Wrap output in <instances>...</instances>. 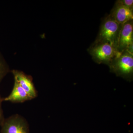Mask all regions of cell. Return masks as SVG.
Returning a JSON list of instances; mask_svg holds the SVG:
<instances>
[{
  "label": "cell",
  "mask_w": 133,
  "mask_h": 133,
  "mask_svg": "<svg viewBox=\"0 0 133 133\" xmlns=\"http://www.w3.org/2000/svg\"><path fill=\"white\" fill-rule=\"evenodd\" d=\"M122 25L108 15L103 20L97 38L94 43H108L117 50L119 35Z\"/></svg>",
  "instance_id": "6da1fadb"
},
{
  "label": "cell",
  "mask_w": 133,
  "mask_h": 133,
  "mask_svg": "<svg viewBox=\"0 0 133 133\" xmlns=\"http://www.w3.org/2000/svg\"><path fill=\"white\" fill-rule=\"evenodd\" d=\"M111 71L129 80L132 78L133 55L125 50L119 52L109 65Z\"/></svg>",
  "instance_id": "7a4b0ae2"
},
{
  "label": "cell",
  "mask_w": 133,
  "mask_h": 133,
  "mask_svg": "<svg viewBox=\"0 0 133 133\" xmlns=\"http://www.w3.org/2000/svg\"><path fill=\"white\" fill-rule=\"evenodd\" d=\"M88 51L96 63L108 65L111 63L119 52L114 47L107 43H93L88 49Z\"/></svg>",
  "instance_id": "3957f363"
},
{
  "label": "cell",
  "mask_w": 133,
  "mask_h": 133,
  "mask_svg": "<svg viewBox=\"0 0 133 133\" xmlns=\"http://www.w3.org/2000/svg\"><path fill=\"white\" fill-rule=\"evenodd\" d=\"M1 126V133H30L28 121L20 115H13L4 119Z\"/></svg>",
  "instance_id": "277c9868"
},
{
  "label": "cell",
  "mask_w": 133,
  "mask_h": 133,
  "mask_svg": "<svg viewBox=\"0 0 133 133\" xmlns=\"http://www.w3.org/2000/svg\"><path fill=\"white\" fill-rule=\"evenodd\" d=\"M133 20L129 21L122 26L119 35L117 50L119 52L127 50L133 44Z\"/></svg>",
  "instance_id": "5b68a950"
},
{
  "label": "cell",
  "mask_w": 133,
  "mask_h": 133,
  "mask_svg": "<svg viewBox=\"0 0 133 133\" xmlns=\"http://www.w3.org/2000/svg\"><path fill=\"white\" fill-rule=\"evenodd\" d=\"M15 80L19 83L32 99L37 97V92L31 77L21 71L14 70L12 72Z\"/></svg>",
  "instance_id": "8992f818"
},
{
  "label": "cell",
  "mask_w": 133,
  "mask_h": 133,
  "mask_svg": "<svg viewBox=\"0 0 133 133\" xmlns=\"http://www.w3.org/2000/svg\"><path fill=\"white\" fill-rule=\"evenodd\" d=\"M110 15L115 21L123 25L133 19V9L126 7L117 2H115Z\"/></svg>",
  "instance_id": "52a82bcc"
},
{
  "label": "cell",
  "mask_w": 133,
  "mask_h": 133,
  "mask_svg": "<svg viewBox=\"0 0 133 133\" xmlns=\"http://www.w3.org/2000/svg\"><path fill=\"white\" fill-rule=\"evenodd\" d=\"M31 99L26 91L15 80L10 94L7 97L3 98V101H9L12 103H23Z\"/></svg>",
  "instance_id": "ba28073f"
},
{
  "label": "cell",
  "mask_w": 133,
  "mask_h": 133,
  "mask_svg": "<svg viewBox=\"0 0 133 133\" xmlns=\"http://www.w3.org/2000/svg\"><path fill=\"white\" fill-rule=\"evenodd\" d=\"M8 71L7 64L0 53V82L6 75Z\"/></svg>",
  "instance_id": "9c48e42d"
},
{
  "label": "cell",
  "mask_w": 133,
  "mask_h": 133,
  "mask_svg": "<svg viewBox=\"0 0 133 133\" xmlns=\"http://www.w3.org/2000/svg\"><path fill=\"white\" fill-rule=\"evenodd\" d=\"M116 2L126 7L133 9V0H119Z\"/></svg>",
  "instance_id": "30bf717a"
},
{
  "label": "cell",
  "mask_w": 133,
  "mask_h": 133,
  "mask_svg": "<svg viewBox=\"0 0 133 133\" xmlns=\"http://www.w3.org/2000/svg\"><path fill=\"white\" fill-rule=\"evenodd\" d=\"M3 101V98L2 97L1 95H0V125L5 119L3 116V112L2 107V102Z\"/></svg>",
  "instance_id": "8fae6325"
}]
</instances>
